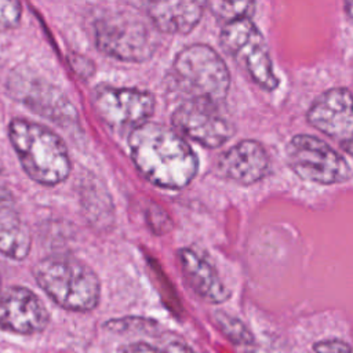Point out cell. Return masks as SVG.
<instances>
[{
  "instance_id": "obj_1",
  "label": "cell",
  "mask_w": 353,
  "mask_h": 353,
  "mask_svg": "<svg viewBox=\"0 0 353 353\" xmlns=\"http://www.w3.org/2000/svg\"><path fill=\"white\" fill-rule=\"evenodd\" d=\"M131 159L153 185L182 189L192 182L199 160L190 145L174 130L146 121L128 135Z\"/></svg>"
},
{
  "instance_id": "obj_2",
  "label": "cell",
  "mask_w": 353,
  "mask_h": 353,
  "mask_svg": "<svg viewBox=\"0 0 353 353\" xmlns=\"http://www.w3.org/2000/svg\"><path fill=\"white\" fill-rule=\"evenodd\" d=\"M10 142L23 171L34 182L54 186L70 174V159L62 138L43 124L14 119L8 125Z\"/></svg>"
},
{
  "instance_id": "obj_3",
  "label": "cell",
  "mask_w": 353,
  "mask_h": 353,
  "mask_svg": "<svg viewBox=\"0 0 353 353\" xmlns=\"http://www.w3.org/2000/svg\"><path fill=\"white\" fill-rule=\"evenodd\" d=\"M33 274L40 288L66 310L90 312L99 303L101 283L97 273L73 256L43 258L36 263Z\"/></svg>"
},
{
  "instance_id": "obj_4",
  "label": "cell",
  "mask_w": 353,
  "mask_h": 353,
  "mask_svg": "<svg viewBox=\"0 0 353 353\" xmlns=\"http://www.w3.org/2000/svg\"><path fill=\"white\" fill-rule=\"evenodd\" d=\"M176 90L188 99H200L219 105L230 87V74L225 61L207 44L182 48L171 69Z\"/></svg>"
},
{
  "instance_id": "obj_5",
  "label": "cell",
  "mask_w": 353,
  "mask_h": 353,
  "mask_svg": "<svg viewBox=\"0 0 353 353\" xmlns=\"http://www.w3.org/2000/svg\"><path fill=\"white\" fill-rule=\"evenodd\" d=\"M97 47L124 62H143L157 47L154 26L128 10L105 12L94 23Z\"/></svg>"
},
{
  "instance_id": "obj_6",
  "label": "cell",
  "mask_w": 353,
  "mask_h": 353,
  "mask_svg": "<svg viewBox=\"0 0 353 353\" xmlns=\"http://www.w3.org/2000/svg\"><path fill=\"white\" fill-rule=\"evenodd\" d=\"M287 163L305 181L334 185L350 179L349 161L328 143L309 134H298L285 146Z\"/></svg>"
},
{
  "instance_id": "obj_7",
  "label": "cell",
  "mask_w": 353,
  "mask_h": 353,
  "mask_svg": "<svg viewBox=\"0 0 353 353\" xmlns=\"http://www.w3.org/2000/svg\"><path fill=\"white\" fill-rule=\"evenodd\" d=\"M223 50L261 88L273 91L279 79L273 70V62L266 41L250 18L225 23L221 30Z\"/></svg>"
},
{
  "instance_id": "obj_8",
  "label": "cell",
  "mask_w": 353,
  "mask_h": 353,
  "mask_svg": "<svg viewBox=\"0 0 353 353\" xmlns=\"http://www.w3.org/2000/svg\"><path fill=\"white\" fill-rule=\"evenodd\" d=\"M94 106L108 127L119 132H131L150 119L154 98L138 88L101 85L95 88Z\"/></svg>"
},
{
  "instance_id": "obj_9",
  "label": "cell",
  "mask_w": 353,
  "mask_h": 353,
  "mask_svg": "<svg viewBox=\"0 0 353 353\" xmlns=\"http://www.w3.org/2000/svg\"><path fill=\"white\" fill-rule=\"evenodd\" d=\"M174 128L205 148H219L233 134V124L221 113L216 103L185 99L171 116Z\"/></svg>"
},
{
  "instance_id": "obj_10",
  "label": "cell",
  "mask_w": 353,
  "mask_h": 353,
  "mask_svg": "<svg viewBox=\"0 0 353 353\" xmlns=\"http://www.w3.org/2000/svg\"><path fill=\"white\" fill-rule=\"evenodd\" d=\"M307 121L323 134L339 142L352 153V97L346 87H336L319 95L307 110Z\"/></svg>"
},
{
  "instance_id": "obj_11",
  "label": "cell",
  "mask_w": 353,
  "mask_h": 353,
  "mask_svg": "<svg viewBox=\"0 0 353 353\" xmlns=\"http://www.w3.org/2000/svg\"><path fill=\"white\" fill-rule=\"evenodd\" d=\"M50 321L48 310L30 290L19 285L0 294V327L17 334H36Z\"/></svg>"
},
{
  "instance_id": "obj_12",
  "label": "cell",
  "mask_w": 353,
  "mask_h": 353,
  "mask_svg": "<svg viewBox=\"0 0 353 353\" xmlns=\"http://www.w3.org/2000/svg\"><path fill=\"white\" fill-rule=\"evenodd\" d=\"M269 156L263 145L254 139H244L229 148L218 159V172L236 183L252 185L269 172Z\"/></svg>"
},
{
  "instance_id": "obj_13",
  "label": "cell",
  "mask_w": 353,
  "mask_h": 353,
  "mask_svg": "<svg viewBox=\"0 0 353 353\" xmlns=\"http://www.w3.org/2000/svg\"><path fill=\"white\" fill-rule=\"evenodd\" d=\"M178 259L188 284L200 298L215 305L229 299L230 291L204 254L186 247L178 251Z\"/></svg>"
},
{
  "instance_id": "obj_14",
  "label": "cell",
  "mask_w": 353,
  "mask_h": 353,
  "mask_svg": "<svg viewBox=\"0 0 353 353\" xmlns=\"http://www.w3.org/2000/svg\"><path fill=\"white\" fill-rule=\"evenodd\" d=\"M146 15L159 32L170 34L189 33L201 19L205 3L190 0L146 3Z\"/></svg>"
},
{
  "instance_id": "obj_15",
  "label": "cell",
  "mask_w": 353,
  "mask_h": 353,
  "mask_svg": "<svg viewBox=\"0 0 353 353\" xmlns=\"http://www.w3.org/2000/svg\"><path fill=\"white\" fill-rule=\"evenodd\" d=\"M32 237L28 225L22 221L12 196L0 189V252L11 259L28 256Z\"/></svg>"
},
{
  "instance_id": "obj_16",
  "label": "cell",
  "mask_w": 353,
  "mask_h": 353,
  "mask_svg": "<svg viewBox=\"0 0 353 353\" xmlns=\"http://www.w3.org/2000/svg\"><path fill=\"white\" fill-rule=\"evenodd\" d=\"M8 87L14 91L15 98L22 101L26 106L34 109V112H40L46 116H50V112H55L61 106V98L55 97V91L52 87H47L41 81L25 77L15 76L10 79Z\"/></svg>"
},
{
  "instance_id": "obj_17",
  "label": "cell",
  "mask_w": 353,
  "mask_h": 353,
  "mask_svg": "<svg viewBox=\"0 0 353 353\" xmlns=\"http://www.w3.org/2000/svg\"><path fill=\"white\" fill-rule=\"evenodd\" d=\"M215 323L218 324L219 330L226 335V338L239 347H252L255 343L254 335L245 327V324L222 310L214 313Z\"/></svg>"
},
{
  "instance_id": "obj_18",
  "label": "cell",
  "mask_w": 353,
  "mask_h": 353,
  "mask_svg": "<svg viewBox=\"0 0 353 353\" xmlns=\"http://www.w3.org/2000/svg\"><path fill=\"white\" fill-rule=\"evenodd\" d=\"M205 6L210 7L218 19L225 21V23L250 18L255 10L254 1H210Z\"/></svg>"
},
{
  "instance_id": "obj_19",
  "label": "cell",
  "mask_w": 353,
  "mask_h": 353,
  "mask_svg": "<svg viewBox=\"0 0 353 353\" xmlns=\"http://www.w3.org/2000/svg\"><path fill=\"white\" fill-rule=\"evenodd\" d=\"M22 14V6L19 1L0 0V32L11 29L18 25Z\"/></svg>"
},
{
  "instance_id": "obj_20",
  "label": "cell",
  "mask_w": 353,
  "mask_h": 353,
  "mask_svg": "<svg viewBox=\"0 0 353 353\" xmlns=\"http://www.w3.org/2000/svg\"><path fill=\"white\" fill-rule=\"evenodd\" d=\"M313 349L316 353H352L350 345L336 338L319 341L313 345Z\"/></svg>"
},
{
  "instance_id": "obj_21",
  "label": "cell",
  "mask_w": 353,
  "mask_h": 353,
  "mask_svg": "<svg viewBox=\"0 0 353 353\" xmlns=\"http://www.w3.org/2000/svg\"><path fill=\"white\" fill-rule=\"evenodd\" d=\"M119 353H165V350L146 342H132L121 346Z\"/></svg>"
},
{
  "instance_id": "obj_22",
  "label": "cell",
  "mask_w": 353,
  "mask_h": 353,
  "mask_svg": "<svg viewBox=\"0 0 353 353\" xmlns=\"http://www.w3.org/2000/svg\"><path fill=\"white\" fill-rule=\"evenodd\" d=\"M164 350H165V353H196L192 347H189L188 345H185L182 342H171L167 345V347Z\"/></svg>"
},
{
  "instance_id": "obj_23",
  "label": "cell",
  "mask_w": 353,
  "mask_h": 353,
  "mask_svg": "<svg viewBox=\"0 0 353 353\" xmlns=\"http://www.w3.org/2000/svg\"><path fill=\"white\" fill-rule=\"evenodd\" d=\"M0 288H1V277H0Z\"/></svg>"
}]
</instances>
